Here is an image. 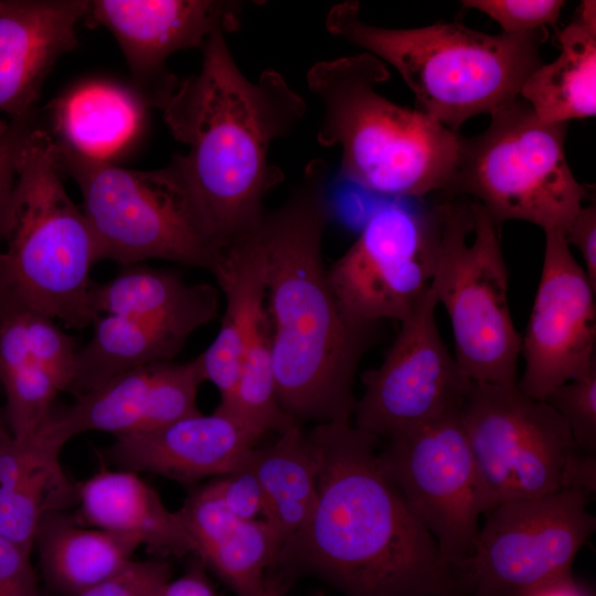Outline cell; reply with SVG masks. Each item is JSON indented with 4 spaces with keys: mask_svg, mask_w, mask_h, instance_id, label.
Listing matches in <instances>:
<instances>
[{
    "mask_svg": "<svg viewBox=\"0 0 596 596\" xmlns=\"http://www.w3.org/2000/svg\"><path fill=\"white\" fill-rule=\"evenodd\" d=\"M317 503L280 546L273 571L309 576L343 596L457 592L437 542L377 459L380 438L350 422L316 424Z\"/></svg>",
    "mask_w": 596,
    "mask_h": 596,
    "instance_id": "obj_1",
    "label": "cell"
},
{
    "mask_svg": "<svg viewBox=\"0 0 596 596\" xmlns=\"http://www.w3.org/2000/svg\"><path fill=\"white\" fill-rule=\"evenodd\" d=\"M196 74L161 109L173 137L188 146L164 167L210 241L221 251L254 231L266 195L284 180L268 160L272 143L304 118V98L272 68L256 82L236 64L225 32L202 47Z\"/></svg>",
    "mask_w": 596,
    "mask_h": 596,
    "instance_id": "obj_2",
    "label": "cell"
},
{
    "mask_svg": "<svg viewBox=\"0 0 596 596\" xmlns=\"http://www.w3.org/2000/svg\"><path fill=\"white\" fill-rule=\"evenodd\" d=\"M328 172L323 160L308 162L299 184L257 226L278 402L300 426L351 421L358 366L379 327L349 316L328 280Z\"/></svg>",
    "mask_w": 596,
    "mask_h": 596,
    "instance_id": "obj_3",
    "label": "cell"
},
{
    "mask_svg": "<svg viewBox=\"0 0 596 596\" xmlns=\"http://www.w3.org/2000/svg\"><path fill=\"white\" fill-rule=\"evenodd\" d=\"M327 30L392 65L413 92L417 109L456 132L468 119L492 114L520 97L543 65V28L488 34L458 22L389 29L360 18L358 1L331 8Z\"/></svg>",
    "mask_w": 596,
    "mask_h": 596,
    "instance_id": "obj_4",
    "label": "cell"
},
{
    "mask_svg": "<svg viewBox=\"0 0 596 596\" xmlns=\"http://www.w3.org/2000/svg\"><path fill=\"white\" fill-rule=\"evenodd\" d=\"M389 78L385 63L366 52L316 63L307 83L322 109L317 140L340 147V175L365 190L398 199L443 193L459 135L379 94Z\"/></svg>",
    "mask_w": 596,
    "mask_h": 596,
    "instance_id": "obj_5",
    "label": "cell"
},
{
    "mask_svg": "<svg viewBox=\"0 0 596 596\" xmlns=\"http://www.w3.org/2000/svg\"><path fill=\"white\" fill-rule=\"evenodd\" d=\"M61 172L56 141L45 129L29 127L17 149L0 225V302L83 328L95 320L89 304L95 247Z\"/></svg>",
    "mask_w": 596,
    "mask_h": 596,
    "instance_id": "obj_6",
    "label": "cell"
},
{
    "mask_svg": "<svg viewBox=\"0 0 596 596\" xmlns=\"http://www.w3.org/2000/svg\"><path fill=\"white\" fill-rule=\"evenodd\" d=\"M568 124L541 121L522 98L490 114L488 127L458 137L451 181L441 198L477 201L501 228L507 221L564 233L588 196L565 155Z\"/></svg>",
    "mask_w": 596,
    "mask_h": 596,
    "instance_id": "obj_7",
    "label": "cell"
},
{
    "mask_svg": "<svg viewBox=\"0 0 596 596\" xmlns=\"http://www.w3.org/2000/svg\"><path fill=\"white\" fill-rule=\"evenodd\" d=\"M434 205L439 233L430 287L448 315L455 360L471 382L514 384L521 334L508 302L500 228L469 198H443Z\"/></svg>",
    "mask_w": 596,
    "mask_h": 596,
    "instance_id": "obj_8",
    "label": "cell"
},
{
    "mask_svg": "<svg viewBox=\"0 0 596 596\" xmlns=\"http://www.w3.org/2000/svg\"><path fill=\"white\" fill-rule=\"evenodd\" d=\"M486 514L507 501L577 488L595 493L596 458L575 443L560 415L514 384L470 382L459 412Z\"/></svg>",
    "mask_w": 596,
    "mask_h": 596,
    "instance_id": "obj_9",
    "label": "cell"
},
{
    "mask_svg": "<svg viewBox=\"0 0 596 596\" xmlns=\"http://www.w3.org/2000/svg\"><path fill=\"white\" fill-rule=\"evenodd\" d=\"M62 172L77 183L96 263L121 266L163 259L211 274L223 251L205 235L164 168L138 171L56 142Z\"/></svg>",
    "mask_w": 596,
    "mask_h": 596,
    "instance_id": "obj_10",
    "label": "cell"
},
{
    "mask_svg": "<svg viewBox=\"0 0 596 596\" xmlns=\"http://www.w3.org/2000/svg\"><path fill=\"white\" fill-rule=\"evenodd\" d=\"M589 499L587 492L570 488L491 509L471 554L453 570L457 592L522 596L572 573L578 551L596 528Z\"/></svg>",
    "mask_w": 596,
    "mask_h": 596,
    "instance_id": "obj_11",
    "label": "cell"
},
{
    "mask_svg": "<svg viewBox=\"0 0 596 596\" xmlns=\"http://www.w3.org/2000/svg\"><path fill=\"white\" fill-rule=\"evenodd\" d=\"M435 205L377 209L354 243L328 268L329 284L352 318L403 321L430 287L438 244Z\"/></svg>",
    "mask_w": 596,
    "mask_h": 596,
    "instance_id": "obj_12",
    "label": "cell"
},
{
    "mask_svg": "<svg viewBox=\"0 0 596 596\" xmlns=\"http://www.w3.org/2000/svg\"><path fill=\"white\" fill-rule=\"evenodd\" d=\"M377 459L434 536L453 573L471 554L479 518L486 514L459 413L389 438Z\"/></svg>",
    "mask_w": 596,
    "mask_h": 596,
    "instance_id": "obj_13",
    "label": "cell"
},
{
    "mask_svg": "<svg viewBox=\"0 0 596 596\" xmlns=\"http://www.w3.org/2000/svg\"><path fill=\"white\" fill-rule=\"evenodd\" d=\"M429 287L379 368L361 375L364 387L353 412L354 426L391 438L460 412L470 382L444 343Z\"/></svg>",
    "mask_w": 596,
    "mask_h": 596,
    "instance_id": "obj_14",
    "label": "cell"
},
{
    "mask_svg": "<svg viewBox=\"0 0 596 596\" xmlns=\"http://www.w3.org/2000/svg\"><path fill=\"white\" fill-rule=\"evenodd\" d=\"M544 234L540 281L521 336L520 356L525 368L517 382L523 394L540 401L596 368V289L564 233Z\"/></svg>",
    "mask_w": 596,
    "mask_h": 596,
    "instance_id": "obj_15",
    "label": "cell"
},
{
    "mask_svg": "<svg viewBox=\"0 0 596 596\" xmlns=\"http://www.w3.org/2000/svg\"><path fill=\"white\" fill-rule=\"evenodd\" d=\"M242 2L226 0H93L84 19L106 28L128 64L131 88L147 106L162 109L179 81L167 60L178 51L201 49L217 29L240 28Z\"/></svg>",
    "mask_w": 596,
    "mask_h": 596,
    "instance_id": "obj_16",
    "label": "cell"
},
{
    "mask_svg": "<svg viewBox=\"0 0 596 596\" xmlns=\"http://www.w3.org/2000/svg\"><path fill=\"white\" fill-rule=\"evenodd\" d=\"M205 381L200 355L185 363L157 362L123 372L52 413L45 432L65 445L74 436L103 432L116 437L147 433L200 413Z\"/></svg>",
    "mask_w": 596,
    "mask_h": 596,
    "instance_id": "obj_17",
    "label": "cell"
},
{
    "mask_svg": "<svg viewBox=\"0 0 596 596\" xmlns=\"http://www.w3.org/2000/svg\"><path fill=\"white\" fill-rule=\"evenodd\" d=\"M258 439L230 415L200 412L147 433L116 437L102 457L121 470L158 473L189 485L232 472Z\"/></svg>",
    "mask_w": 596,
    "mask_h": 596,
    "instance_id": "obj_18",
    "label": "cell"
},
{
    "mask_svg": "<svg viewBox=\"0 0 596 596\" xmlns=\"http://www.w3.org/2000/svg\"><path fill=\"white\" fill-rule=\"evenodd\" d=\"M87 0H0V111L31 117L55 62L76 46Z\"/></svg>",
    "mask_w": 596,
    "mask_h": 596,
    "instance_id": "obj_19",
    "label": "cell"
},
{
    "mask_svg": "<svg viewBox=\"0 0 596 596\" xmlns=\"http://www.w3.org/2000/svg\"><path fill=\"white\" fill-rule=\"evenodd\" d=\"M225 299L221 324L212 343L200 354L205 381L232 394L246 350L266 316V266L257 227L223 251L213 270Z\"/></svg>",
    "mask_w": 596,
    "mask_h": 596,
    "instance_id": "obj_20",
    "label": "cell"
},
{
    "mask_svg": "<svg viewBox=\"0 0 596 596\" xmlns=\"http://www.w3.org/2000/svg\"><path fill=\"white\" fill-rule=\"evenodd\" d=\"M82 525L131 534L157 555L194 554V544L177 511H170L159 494L137 472L106 467L76 483Z\"/></svg>",
    "mask_w": 596,
    "mask_h": 596,
    "instance_id": "obj_21",
    "label": "cell"
},
{
    "mask_svg": "<svg viewBox=\"0 0 596 596\" xmlns=\"http://www.w3.org/2000/svg\"><path fill=\"white\" fill-rule=\"evenodd\" d=\"M216 315L191 312L163 319L100 315L86 345L77 350L70 392L78 396L131 369L172 361L187 339Z\"/></svg>",
    "mask_w": 596,
    "mask_h": 596,
    "instance_id": "obj_22",
    "label": "cell"
},
{
    "mask_svg": "<svg viewBox=\"0 0 596 596\" xmlns=\"http://www.w3.org/2000/svg\"><path fill=\"white\" fill-rule=\"evenodd\" d=\"M141 545L131 534L84 528L66 510L45 513L34 535L43 579L60 596H77L119 573Z\"/></svg>",
    "mask_w": 596,
    "mask_h": 596,
    "instance_id": "obj_23",
    "label": "cell"
},
{
    "mask_svg": "<svg viewBox=\"0 0 596 596\" xmlns=\"http://www.w3.org/2000/svg\"><path fill=\"white\" fill-rule=\"evenodd\" d=\"M558 56L536 68L520 98L546 124H568L596 114V2H581L573 20L557 32Z\"/></svg>",
    "mask_w": 596,
    "mask_h": 596,
    "instance_id": "obj_24",
    "label": "cell"
},
{
    "mask_svg": "<svg viewBox=\"0 0 596 596\" xmlns=\"http://www.w3.org/2000/svg\"><path fill=\"white\" fill-rule=\"evenodd\" d=\"M248 462L264 497L263 519L283 544L310 519L317 503L318 457L300 425L267 448H254Z\"/></svg>",
    "mask_w": 596,
    "mask_h": 596,
    "instance_id": "obj_25",
    "label": "cell"
},
{
    "mask_svg": "<svg viewBox=\"0 0 596 596\" xmlns=\"http://www.w3.org/2000/svg\"><path fill=\"white\" fill-rule=\"evenodd\" d=\"M146 106L132 89L118 84H81L55 102L60 142L87 157L108 160L136 136Z\"/></svg>",
    "mask_w": 596,
    "mask_h": 596,
    "instance_id": "obj_26",
    "label": "cell"
},
{
    "mask_svg": "<svg viewBox=\"0 0 596 596\" xmlns=\"http://www.w3.org/2000/svg\"><path fill=\"white\" fill-rule=\"evenodd\" d=\"M61 450L43 434L32 435L19 473L0 486V536L29 553L41 518L77 502L76 483L67 479L60 464Z\"/></svg>",
    "mask_w": 596,
    "mask_h": 596,
    "instance_id": "obj_27",
    "label": "cell"
},
{
    "mask_svg": "<svg viewBox=\"0 0 596 596\" xmlns=\"http://www.w3.org/2000/svg\"><path fill=\"white\" fill-rule=\"evenodd\" d=\"M89 304L95 319L100 315L138 319L216 315L219 292L209 284H189L173 272L136 264L106 283H93Z\"/></svg>",
    "mask_w": 596,
    "mask_h": 596,
    "instance_id": "obj_28",
    "label": "cell"
},
{
    "mask_svg": "<svg viewBox=\"0 0 596 596\" xmlns=\"http://www.w3.org/2000/svg\"><path fill=\"white\" fill-rule=\"evenodd\" d=\"M0 384L12 438L36 433L51 417L63 386L39 360L28 341L20 309L0 302Z\"/></svg>",
    "mask_w": 596,
    "mask_h": 596,
    "instance_id": "obj_29",
    "label": "cell"
},
{
    "mask_svg": "<svg viewBox=\"0 0 596 596\" xmlns=\"http://www.w3.org/2000/svg\"><path fill=\"white\" fill-rule=\"evenodd\" d=\"M215 411L230 415L259 438L295 425L278 402L267 311L246 350L232 394Z\"/></svg>",
    "mask_w": 596,
    "mask_h": 596,
    "instance_id": "obj_30",
    "label": "cell"
},
{
    "mask_svg": "<svg viewBox=\"0 0 596 596\" xmlns=\"http://www.w3.org/2000/svg\"><path fill=\"white\" fill-rule=\"evenodd\" d=\"M281 543L264 519L241 522L233 533L199 558L236 596H259Z\"/></svg>",
    "mask_w": 596,
    "mask_h": 596,
    "instance_id": "obj_31",
    "label": "cell"
},
{
    "mask_svg": "<svg viewBox=\"0 0 596 596\" xmlns=\"http://www.w3.org/2000/svg\"><path fill=\"white\" fill-rule=\"evenodd\" d=\"M177 512L193 541L198 558L227 539L243 522L223 502L213 481L191 491Z\"/></svg>",
    "mask_w": 596,
    "mask_h": 596,
    "instance_id": "obj_32",
    "label": "cell"
},
{
    "mask_svg": "<svg viewBox=\"0 0 596 596\" xmlns=\"http://www.w3.org/2000/svg\"><path fill=\"white\" fill-rule=\"evenodd\" d=\"M564 421L578 447L596 453V368L571 380L544 400Z\"/></svg>",
    "mask_w": 596,
    "mask_h": 596,
    "instance_id": "obj_33",
    "label": "cell"
},
{
    "mask_svg": "<svg viewBox=\"0 0 596 596\" xmlns=\"http://www.w3.org/2000/svg\"><path fill=\"white\" fill-rule=\"evenodd\" d=\"M18 308L33 352L55 376L64 391H70L75 377L78 350L75 340L47 315L23 307Z\"/></svg>",
    "mask_w": 596,
    "mask_h": 596,
    "instance_id": "obj_34",
    "label": "cell"
},
{
    "mask_svg": "<svg viewBox=\"0 0 596 596\" xmlns=\"http://www.w3.org/2000/svg\"><path fill=\"white\" fill-rule=\"evenodd\" d=\"M461 4L490 17L500 25L503 33H524L549 26L557 32V21L565 2L562 0H465Z\"/></svg>",
    "mask_w": 596,
    "mask_h": 596,
    "instance_id": "obj_35",
    "label": "cell"
},
{
    "mask_svg": "<svg viewBox=\"0 0 596 596\" xmlns=\"http://www.w3.org/2000/svg\"><path fill=\"white\" fill-rule=\"evenodd\" d=\"M172 568L162 557L132 561L124 570L77 596H159Z\"/></svg>",
    "mask_w": 596,
    "mask_h": 596,
    "instance_id": "obj_36",
    "label": "cell"
},
{
    "mask_svg": "<svg viewBox=\"0 0 596 596\" xmlns=\"http://www.w3.org/2000/svg\"><path fill=\"white\" fill-rule=\"evenodd\" d=\"M213 483L223 502L238 520L253 521L263 515V491L249 466L248 456L236 469L213 480Z\"/></svg>",
    "mask_w": 596,
    "mask_h": 596,
    "instance_id": "obj_37",
    "label": "cell"
},
{
    "mask_svg": "<svg viewBox=\"0 0 596 596\" xmlns=\"http://www.w3.org/2000/svg\"><path fill=\"white\" fill-rule=\"evenodd\" d=\"M0 596H40L31 553L0 536Z\"/></svg>",
    "mask_w": 596,
    "mask_h": 596,
    "instance_id": "obj_38",
    "label": "cell"
},
{
    "mask_svg": "<svg viewBox=\"0 0 596 596\" xmlns=\"http://www.w3.org/2000/svg\"><path fill=\"white\" fill-rule=\"evenodd\" d=\"M568 245L579 252L584 270L596 289V205H583L564 232Z\"/></svg>",
    "mask_w": 596,
    "mask_h": 596,
    "instance_id": "obj_39",
    "label": "cell"
},
{
    "mask_svg": "<svg viewBox=\"0 0 596 596\" xmlns=\"http://www.w3.org/2000/svg\"><path fill=\"white\" fill-rule=\"evenodd\" d=\"M31 118L14 121L0 146V225L14 183V159Z\"/></svg>",
    "mask_w": 596,
    "mask_h": 596,
    "instance_id": "obj_40",
    "label": "cell"
},
{
    "mask_svg": "<svg viewBox=\"0 0 596 596\" xmlns=\"http://www.w3.org/2000/svg\"><path fill=\"white\" fill-rule=\"evenodd\" d=\"M205 568L199 558L195 560L182 576L171 578L159 596H216Z\"/></svg>",
    "mask_w": 596,
    "mask_h": 596,
    "instance_id": "obj_41",
    "label": "cell"
},
{
    "mask_svg": "<svg viewBox=\"0 0 596 596\" xmlns=\"http://www.w3.org/2000/svg\"><path fill=\"white\" fill-rule=\"evenodd\" d=\"M522 596H592V594L573 577L572 573H568L546 582Z\"/></svg>",
    "mask_w": 596,
    "mask_h": 596,
    "instance_id": "obj_42",
    "label": "cell"
},
{
    "mask_svg": "<svg viewBox=\"0 0 596 596\" xmlns=\"http://www.w3.org/2000/svg\"><path fill=\"white\" fill-rule=\"evenodd\" d=\"M291 582L270 571L267 575L266 583L259 596H285L290 587ZM312 596H324L323 593H315Z\"/></svg>",
    "mask_w": 596,
    "mask_h": 596,
    "instance_id": "obj_43",
    "label": "cell"
},
{
    "mask_svg": "<svg viewBox=\"0 0 596 596\" xmlns=\"http://www.w3.org/2000/svg\"><path fill=\"white\" fill-rule=\"evenodd\" d=\"M12 438L4 412L0 408V445Z\"/></svg>",
    "mask_w": 596,
    "mask_h": 596,
    "instance_id": "obj_44",
    "label": "cell"
},
{
    "mask_svg": "<svg viewBox=\"0 0 596 596\" xmlns=\"http://www.w3.org/2000/svg\"><path fill=\"white\" fill-rule=\"evenodd\" d=\"M11 125L7 124L6 121L0 119V146L7 138L9 131H10Z\"/></svg>",
    "mask_w": 596,
    "mask_h": 596,
    "instance_id": "obj_45",
    "label": "cell"
},
{
    "mask_svg": "<svg viewBox=\"0 0 596 596\" xmlns=\"http://www.w3.org/2000/svg\"><path fill=\"white\" fill-rule=\"evenodd\" d=\"M436 596H467V595L461 594V593H457V592H453V593H446V594H440V595H436Z\"/></svg>",
    "mask_w": 596,
    "mask_h": 596,
    "instance_id": "obj_46",
    "label": "cell"
}]
</instances>
